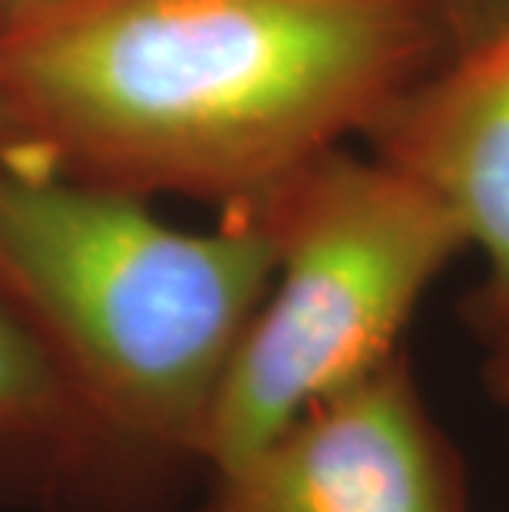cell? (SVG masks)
Returning <instances> with one entry per match:
<instances>
[{
	"label": "cell",
	"mask_w": 509,
	"mask_h": 512,
	"mask_svg": "<svg viewBox=\"0 0 509 512\" xmlns=\"http://www.w3.org/2000/svg\"><path fill=\"white\" fill-rule=\"evenodd\" d=\"M0 268L139 450L205 460L222 380L275 275L262 215L245 205L229 225L192 232L136 192L0 172Z\"/></svg>",
	"instance_id": "2"
},
{
	"label": "cell",
	"mask_w": 509,
	"mask_h": 512,
	"mask_svg": "<svg viewBox=\"0 0 509 512\" xmlns=\"http://www.w3.org/2000/svg\"><path fill=\"white\" fill-rule=\"evenodd\" d=\"M245 205L272 228L275 275L215 400L212 473L407 351L420 301L470 252L447 202L371 149L334 146Z\"/></svg>",
	"instance_id": "3"
},
{
	"label": "cell",
	"mask_w": 509,
	"mask_h": 512,
	"mask_svg": "<svg viewBox=\"0 0 509 512\" xmlns=\"http://www.w3.org/2000/svg\"><path fill=\"white\" fill-rule=\"evenodd\" d=\"M457 215L483 278L460 314L483 351L509 341V14L410 83L361 136Z\"/></svg>",
	"instance_id": "5"
},
{
	"label": "cell",
	"mask_w": 509,
	"mask_h": 512,
	"mask_svg": "<svg viewBox=\"0 0 509 512\" xmlns=\"http://www.w3.org/2000/svg\"><path fill=\"white\" fill-rule=\"evenodd\" d=\"M53 394V374L37 341L0 311V417L43 407Z\"/></svg>",
	"instance_id": "6"
},
{
	"label": "cell",
	"mask_w": 509,
	"mask_h": 512,
	"mask_svg": "<svg viewBox=\"0 0 509 512\" xmlns=\"http://www.w3.org/2000/svg\"><path fill=\"white\" fill-rule=\"evenodd\" d=\"M447 53L433 0H60L14 27L0 76L103 185L245 205Z\"/></svg>",
	"instance_id": "1"
},
{
	"label": "cell",
	"mask_w": 509,
	"mask_h": 512,
	"mask_svg": "<svg viewBox=\"0 0 509 512\" xmlns=\"http://www.w3.org/2000/svg\"><path fill=\"white\" fill-rule=\"evenodd\" d=\"M205 512H476L460 446L410 354L314 400L232 470Z\"/></svg>",
	"instance_id": "4"
},
{
	"label": "cell",
	"mask_w": 509,
	"mask_h": 512,
	"mask_svg": "<svg viewBox=\"0 0 509 512\" xmlns=\"http://www.w3.org/2000/svg\"><path fill=\"white\" fill-rule=\"evenodd\" d=\"M483 354V387L496 407L509 417V341Z\"/></svg>",
	"instance_id": "8"
},
{
	"label": "cell",
	"mask_w": 509,
	"mask_h": 512,
	"mask_svg": "<svg viewBox=\"0 0 509 512\" xmlns=\"http://www.w3.org/2000/svg\"><path fill=\"white\" fill-rule=\"evenodd\" d=\"M57 4H60V0H0V10H4L14 24H20V20L37 17V14H43V10H50Z\"/></svg>",
	"instance_id": "9"
},
{
	"label": "cell",
	"mask_w": 509,
	"mask_h": 512,
	"mask_svg": "<svg viewBox=\"0 0 509 512\" xmlns=\"http://www.w3.org/2000/svg\"><path fill=\"white\" fill-rule=\"evenodd\" d=\"M10 110V100H7V90H4V76H0V119Z\"/></svg>",
	"instance_id": "10"
},
{
	"label": "cell",
	"mask_w": 509,
	"mask_h": 512,
	"mask_svg": "<svg viewBox=\"0 0 509 512\" xmlns=\"http://www.w3.org/2000/svg\"><path fill=\"white\" fill-rule=\"evenodd\" d=\"M437 14L447 27L450 50L463 47L509 14V0H433Z\"/></svg>",
	"instance_id": "7"
}]
</instances>
